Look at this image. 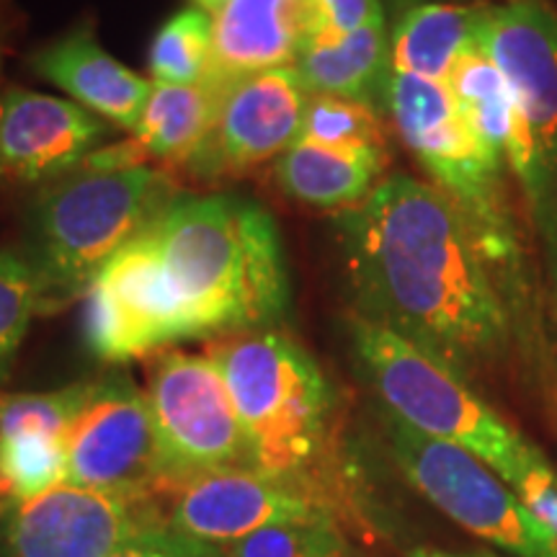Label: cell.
I'll return each mask as SVG.
<instances>
[{"label":"cell","instance_id":"cell-13","mask_svg":"<svg viewBox=\"0 0 557 557\" xmlns=\"http://www.w3.org/2000/svg\"><path fill=\"white\" fill-rule=\"evenodd\" d=\"M165 500V527L178 537L209 547H227L276 524L320 517L341 519L305 487L250 468L205 472L181 483Z\"/></svg>","mask_w":557,"mask_h":557},{"label":"cell","instance_id":"cell-22","mask_svg":"<svg viewBox=\"0 0 557 557\" xmlns=\"http://www.w3.org/2000/svg\"><path fill=\"white\" fill-rule=\"evenodd\" d=\"M214 18L199 5H184L160 24L150 41L148 67L156 83L197 86L212 65Z\"/></svg>","mask_w":557,"mask_h":557},{"label":"cell","instance_id":"cell-14","mask_svg":"<svg viewBox=\"0 0 557 557\" xmlns=\"http://www.w3.org/2000/svg\"><path fill=\"white\" fill-rule=\"evenodd\" d=\"M107 137L109 124L81 103L21 86L0 90V184L50 186Z\"/></svg>","mask_w":557,"mask_h":557},{"label":"cell","instance_id":"cell-26","mask_svg":"<svg viewBox=\"0 0 557 557\" xmlns=\"http://www.w3.org/2000/svg\"><path fill=\"white\" fill-rule=\"evenodd\" d=\"M299 139L329 145V148L387 152V132L385 122H382V111L359 101L336 99V96H312Z\"/></svg>","mask_w":557,"mask_h":557},{"label":"cell","instance_id":"cell-11","mask_svg":"<svg viewBox=\"0 0 557 557\" xmlns=\"http://www.w3.org/2000/svg\"><path fill=\"white\" fill-rule=\"evenodd\" d=\"M160 524L158 498L60 483L0 519V557H107Z\"/></svg>","mask_w":557,"mask_h":557},{"label":"cell","instance_id":"cell-12","mask_svg":"<svg viewBox=\"0 0 557 557\" xmlns=\"http://www.w3.org/2000/svg\"><path fill=\"white\" fill-rule=\"evenodd\" d=\"M312 94L297 67L246 75L225 88L218 116L181 171L201 184L240 178L302 137Z\"/></svg>","mask_w":557,"mask_h":557},{"label":"cell","instance_id":"cell-29","mask_svg":"<svg viewBox=\"0 0 557 557\" xmlns=\"http://www.w3.org/2000/svg\"><path fill=\"white\" fill-rule=\"evenodd\" d=\"M521 498L534 519L542 521V527L549 532V540L557 547V470L547 462L545 455L534 459L529 468L521 472V478L511 487Z\"/></svg>","mask_w":557,"mask_h":557},{"label":"cell","instance_id":"cell-4","mask_svg":"<svg viewBox=\"0 0 557 557\" xmlns=\"http://www.w3.org/2000/svg\"><path fill=\"white\" fill-rule=\"evenodd\" d=\"M165 171L135 165L83 171L45 186L26 214L24 261L37 276L41 310L86 295L96 274L178 197Z\"/></svg>","mask_w":557,"mask_h":557},{"label":"cell","instance_id":"cell-10","mask_svg":"<svg viewBox=\"0 0 557 557\" xmlns=\"http://www.w3.org/2000/svg\"><path fill=\"white\" fill-rule=\"evenodd\" d=\"M65 483L160 498L163 459L148 395L127 372L96 380L65 438Z\"/></svg>","mask_w":557,"mask_h":557},{"label":"cell","instance_id":"cell-25","mask_svg":"<svg viewBox=\"0 0 557 557\" xmlns=\"http://www.w3.org/2000/svg\"><path fill=\"white\" fill-rule=\"evenodd\" d=\"M96 389V380L75 382L52 393H3L0 434H45L65 442L73 421Z\"/></svg>","mask_w":557,"mask_h":557},{"label":"cell","instance_id":"cell-31","mask_svg":"<svg viewBox=\"0 0 557 557\" xmlns=\"http://www.w3.org/2000/svg\"><path fill=\"white\" fill-rule=\"evenodd\" d=\"M380 3H382V9L387 5L389 11L400 13V11L410 9V5H421V3H485V0H380Z\"/></svg>","mask_w":557,"mask_h":557},{"label":"cell","instance_id":"cell-9","mask_svg":"<svg viewBox=\"0 0 557 557\" xmlns=\"http://www.w3.org/2000/svg\"><path fill=\"white\" fill-rule=\"evenodd\" d=\"M145 395L156 418L163 459L160 498L205 472L250 468L240 416L209 354L201 357L178 348L156 354L148 364Z\"/></svg>","mask_w":557,"mask_h":557},{"label":"cell","instance_id":"cell-21","mask_svg":"<svg viewBox=\"0 0 557 557\" xmlns=\"http://www.w3.org/2000/svg\"><path fill=\"white\" fill-rule=\"evenodd\" d=\"M485 3H421L400 11L389 32L393 73L447 83L457 60L478 45Z\"/></svg>","mask_w":557,"mask_h":557},{"label":"cell","instance_id":"cell-7","mask_svg":"<svg viewBox=\"0 0 557 557\" xmlns=\"http://www.w3.org/2000/svg\"><path fill=\"white\" fill-rule=\"evenodd\" d=\"M478 47L496 62L524 120L534 165L524 186L529 214L557 284V11L547 0H491Z\"/></svg>","mask_w":557,"mask_h":557},{"label":"cell","instance_id":"cell-19","mask_svg":"<svg viewBox=\"0 0 557 557\" xmlns=\"http://www.w3.org/2000/svg\"><path fill=\"white\" fill-rule=\"evenodd\" d=\"M295 67L312 96L359 101L385 114V96L393 78L385 21L367 24L338 39L308 41L299 50Z\"/></svg>","mask_w":557,"mask_h":557},{"label":"cell","instance_id":"cell-32","mask_svg":"<svg viewBox=\"0 0 557 557\" xmlns=\"http://www.w3.org/2000/svg\"><path fill=\"white\" fill-rule=\"evenodd\" d=\"M408 557H496V555H491V553L457 555V553H444V549H431V547H423V549H416V553H410Z\"/></svg>","mask_w":557,"mask_h":557},{"label":"cell","instance_id":"cell-8","mask_svg":"<svg viewBox=\"0 0 557 557\" xmlns=\"http://www.w3.org/2000/svg\"><path fill=\"white\" fill-rule=\"evenodd\" d=\"M382 429L403 475L451 521L508 555L557 557L542 521L475 455L410 429L385 408Z\"/></svg>","mask_w":557,"mask_h":557},{"label":"cell","instance_id":"cell-15","mask_svg":"<svg viewBox=\"0 0 557 557\" xmlns=\"http://www.w3.org/2000/svg\"><path fill=\"white\" fill-rule=\"evenodd\" d=\"M39 78L73 96L75 103L135 135L150 99L152 83L139 78L103 50L90 24L73 26L32 54Z\"/></svg>","mask_w":557,"mask_h":557},{"label":"cell","instance_id":"cell-20","mask_svg":"<svg viewBox=\"0 0 557 557\" xmlns=\"http://www.w3.org/2000/svg\"><path fill=\"white\" fill-rule=\"evenodd\" d=\"M444 86L455 96L459 111L472 124V129L508 160L513 176L524 189L534 165L532 137L496 62L478 45L470 47L451 67Z\"/></svg>","mask_w":557,"mask_h":557},{"label":"cell","instance_id":"cell-33","mask_svg":"<svg viewBox=\"0 0 557 557\" xmlns=\"http://www.w3.org/2000/svg\"><path fill=\"white\" fill-rule=\"evenodd\" d=\"M230 0H194V5H199L201 11H207L209 16H218V13L225 9Z\"/></svg>","mask_w":557,"mask_h":557},{"label":"cell","instance_id":"cell-2","mask_svg":"<svg viewBox=\"0 0 557 557\" xmlns=\"http://www.w3.org/2000/svg\"><path fill=\"white\" fill-rule=\"evenodd\" d=\"M173 344L267 331L289 310L274 218L243 194H178L145 230Z\"/></svg>","mask_w":557,"mask_h":557},{"label":"cell","instance_id":"cell-6","mask_svg":"<svg viewBox=\"0 0 557 557\" xmlns=\"http://www.w3.org/2000/svg\"><path fill=\"white\" fill-rule=\"evenodd\" d=\"M385 114L434 186L459 207L493 267L527 261L517 209L506 194L504 156L472 129L444 83L393 73Z\"/></svg>","mask_w":557,"mask_h":557},{"label":"cell","instance_id":"cell-35","mask_svg":"<svg viewBox=\"0 0 557 557\" xmlns=\"http://www.w3.org/2000/svg\"><path fill=\"white\" fill-rule=\"evenodd\" d=\"M5 54H9V47L3 41V29H0V81H3V65H5ZM3 90V88H0Z\"/></svg>","mask_w":557,"mask_h":557},{"label":"cell","instance_id":"cell-17","mask_svg":"<svg viewBox=\"0 0 557 557\" xmlns=\"http://www.w3.org/2000/svg\"><path fill=\"white\" fill-rule=\"evenodd\" d=\"M225 88L201 81L197 86H171L152 83L150 99L145 103L143 120L129 139L107 145L90 152L88 171H122L143 165V160H165L184 165L218 116Z\"/></svg>","mask_w":557,"mask_h":557},{"label":"cell","instance_id":"cell-36","mask_svg":"<svg viewBox=\"0 0 557 557\" xmlns=\"http://www.w3.org/2000/svg\"><path fill=\"white\" fill-rule=\"evenodd\" d=\"M555 297H557V287H555Z\"/></svg>","mask_w":557,"mask_h":557},{"label":"cell","instance_id":"cell-5","mask_svg":"<svg viewBox=\"0 0 557 557\" xmlns=\"http://www.w3.org/2000/svg\"><path fill=\"white\" fill-rule=\"evenodd\" d=\"M346 329L359 374L382 408L410 429L470 451L508 487L542 455L475 387L423 348L354 312Z\"/></svg>","mask_w":557,"mask_h":557},{"label":"cell","instance_id":"cell-3","mask_svg":"<svg viewBox=\"0 0 557 557\" xmlns=\"http://www.w3.org/2000/svg\"><path fill=\"white\" fill-rule=\"evenodd\" d=\"M207 354L233 395L250 468L305 487L346 521L351 491L338 442V393L318 361L274 329L218 338Z\"/></svg>","mask_w":557,"mask_h":557},{"label":"cell","instance_id":"cell-30","mask_svg":"<svg viewBox=\"0 0 557 557\" xmlns=\"http://www.w3.org/2000/svg\"><path fill=\"white\" fill-rule=\"evenodd\" d=\"M222 553H225V547L197 545V542L178 537L169 527L160 524L107 557H222Z\"/></svg>","mask_w":557,"mask_h":557},{"label":"cell","instance_id":"cell-1","mask_svg":"<svg viewBox=\"0 0 557 557\" xmlns=\"http://www.w3.org/2000/svg\"><path fill=\"white\" fill-rule=\"evenodd\" d=\"M333 230L354 315L408 338L475 389L542 359V329L436 186L406 173L382 178L361 205L336 212Z\"/></svg>","mask_w":557,"mask_h":557},{"label":"cell","instance_id":"cell-23","mask_svg":"<svg viewBox=\"0 0 557 557\" xmlns=\"http://www.w3.org/2000/svg\"><path fill=\"white\" fill-rule=\"evenodd\" d=\"M65 442L45 434H0V519L50 487L65 483Z\"/></svg>","mask_w":557,"mask_h":557},{"label":"cell","instance_id":"cell-18","mask_svg":"<svg viewBox=\"0 0 557 557\" xmlns=\"http://www.w3.org/2000/svg\"><path fill=\"white\" fill-rule=\"evenodd\" d=\"M387 152L329 148L297 139L271 165V178L284 197L315 209H348L364 201L380 184Z\"/></svg>","mask_w":557,"mask_h":557},{"label":"cell","instance_id":"cell-27","mask_svg":"<svg viewBox=\"0 0 557 557\" xmlns=\"http://www.w3.org/2000/svg\"><path fill=\"white\" fill-rule=\"evenodd\" d=\"M39 310L41 295L32 267L16 250L0 248V385L11 374L32 318Z\"/></svg>","mask_w":557,"mask_h":557},{"label":"cell","instance_id":"cell-24","mask_svg":"<svg viewBox=\"0 0 557 557\" xmlns=\"http://www.w3.org/2000/svg\"><path fill=\"white\" fill-rule=\"evenodd\" d=\"M222 557H357L344 521L320 517L259 529L225 547Z\"/></svg>","mask_w":557,"mask_h":557},{"label":"cell","instance_id":"cell-16","mask_svg":"<svg viewBox=\"0 0 557 557\" xmlns=\"http://www.w3.org/2000/svg\"><path fill=\"white\" fill-rule=\"evenodd\" d=\"M308 34V0H230L214 16L212 65L218 88L246 75L295 65Z\"/></svg>","mask_w":557,"mask_h":557},{"label":"cell","instance_id":"cell-34","mask_svg":"<svg viewBox=\"0 0 557 557\" xmlns=\"http://www.w3.org/2000/svg\"><path fill=\"white\" fill-rule=\"evenodd\" d=\"M13 18V0H0V29H3L5 24H11Z\"/></svg>","mask_w":557,"mask_h":557},{"label":"cell","instance_id":"cell-28","mask_svg":"<svg viewBox=\"0 0 557 557\" xmlns=\"http://www.w3.org/2000/svg\"><path fill=\"white\" fill-rule=\"evenodd\" d=\"M377 21H385L380 0H308V34L302 45L346 37Z\"/></svg>","mask_w":557,"mask_h":557},{"label":"cell","instance_id":"cell-37","mask_svg":"<svg viewBox=\"0 0 557 557\" xmlns=\"http://www.w3.org/2000/svg\"><path fill=\"white\" fill-rule=\"evenodd\" d=\"M555 287H557V284H555Z\"/></svg>","mask_w":557,"mask_h":557}]
</instances>
